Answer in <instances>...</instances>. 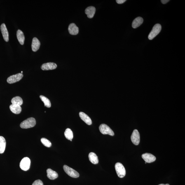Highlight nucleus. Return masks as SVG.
I'll return each mask as SVG.
<instances>
[{"mask_svg": "<svg viewBox=\"0 0 185 185\" xmlns=\"http://www.w3.org/2000/svg\"><path fill=\"white\" fill-rule=\"evenodd\" d=\"M11 102L12 104L21 106L23 104V100L21 98L19 97H13L11 99Z\"/></svg>", "mask_w": 185, "mask_h": 185, "instance_id": "nucleus-22", "label": "nucleus"}, {"mask_svg": "<svg viewBox=\"0 0 185 185\" xmlns=\"http://www.w3.org/2000/svg\"><path fill=\"white\" fill-rule=\"evenodd\" d=\"M56 64L53 62H48L42 65L41 68L43 70H52L57 67Z\"/></svg>", "mask_w": 185, "mask_h": 185, "instance_id": "nucleus-9", "label": "nucleus"}, {"mask_svg": "<svg viewBox=\"0 0 185 185\" xmlns=\"http://www.w3.org/2000/svg\"><path fill=\"white\" fill-rule=\"evenodd\" d=\"M64 134L66 139L71 141H72L74 135H73V132L70 129H66L65 132H64Z\"/></svg>", "mask_w": 185, "mask_h": 185, "instance_id": "nucleus-23", "label": "nucleus"}, {"mask_svg": "<svg viewBox=\"0 0 185 185\" xmlns=\"http://www.w3.org/2000/svg\"><path fill=\"white\" fill-rule=\"evenodd\" d=\"M169 1V0H162L161 1L162 3L164 4H165L166 3H168Z\"/></svg>", "mask_w": 185, "mask_h": 185, "instance_id": "nucleus-28", "label": "nucleus"}, {"mask_svg": "<svg viewBox=\"0 0 185 185\" xmlns=\"http://www.w3.org/2000/svg\"><path fill=\"white\" fill-rule=\"evenodd\" d=\"M32 185H43V182L41 180H38L33 183Z\"/></svg>", "mask_w": 185, "mask_h": 185, "instance_id": "nucleus-26", "label": "nucleus"}, {"mask_svg": "<svg viewBox=\"0 0 185 185\" xmlns=\"http://www.w3.org/2000/svg\"><path fill=\"white\" fill-rule=\"evenodd\" d=\"M47 177L49 179L53 180L58 177V174L56 172L52 170L51 169H48L47 170Z\"/></svg>", "mask_w": 185, "mask_h": 185, "instance_id": "nucleus-16", "label": "nucleus"}, {"mask_svg": "<svg viewBox=\"0 0 185 185\" xmlns=\"http://www.w3.org/2000/svg\"><path fill=\"white\" fill-rule=\"evenodd\" d=\"M142 158L146 163H151L156 160V158L154 155L151 153H146L142 155Z\"/></svg>", "mask_w": 185, "mask_h": 185, "instance_id": "nucleus-10", "label": "nucleus"}, {"mask_svg": "<svg viewBox=\"0 0 185 185\" xmlns=\"http://www.w3.org/2000/svg\"><path fill=\"white\" fill-rule=\"evenodd\" d=\"M143 22V19L141 17H137L133 20L132 23V27L134 29L137 28L140 26Z\"/></svg>", "mask_w": 185, "mask_h": 185, "instance_id": "nucleus-18", "label": "nucleus"}, {"mask_svg": "<svg viewBox=\"0 0 185 185\" xmlns=\"http://www.w3.org/2000/svg\"><path fill=\"white\" fill-rule=\"evenodd\" d=\"M40 42L37 38H33L31 45L32 51L34 52L38 51L40 48Z\"/></svg>", "mask_w": 185, "mask_h": 185, "instance_id": "nucleus-15", "label": "nucleus"}, {"mask_svg": "<svg viewBox=\"0 0 185 185\" xmlns=\"http://www.w3.org/2000/svg\"><path fill=\"white\" fill-rule=\"evenodd\" d=\"M159 185H169L168 184H160Z\"/></svg>", "mask_w": 185, "mask_h": 185, "instance_id": "nucleus-29", "label": "nucleus"}, {"mask_svg": "<svg viewBox=\"0 0 185 185\" xmlns=\"http://www.w3.org/2000/svg\"><path fill=\"white\" fill-rule=\"evenodd\" d=\"M68 31L69 34L72 35H76L79 32V29L76 24L71 23L69 26Z\"/></svg>", "mask_w": 185, "mask_h": 185, "instance_id": "nucleus-11", "label": "nucleus"}, {"mask_svg": "<svg viewBox=\"0 0 185 185\" xmlns=\"http://www.w3.org/2000/svg\"><path fill=\"white\" fill-rule=\"evenodd\" d=\"M126 1V0H117L116 1L117 3L119 4H122V3H124Z\"/></svg>", "mask_w": 185, "mask_h": 185, "instance_id": "nucleus-27", "label": "nucleus"}, {"mask_svg": "<svg viewBox=\"0 0 185 185\" xmlns=\"http://www.w3.org/2000/svg\"><path fill=\"white\" fill-rule=\"evenodd\" d=\"M31 164V160L27 157L24 158L22 159L21 161L20 164V168L22 170L26 171L29 170L30 168Z\"/></svg>", "mask_w": 185, "mask_h": 185, "instance_id": "nucleus-6", "label": "nucleus"}, {"mask_svg": "<svg viewBox=\"0 0 185 185\" xmlns=\"http://www.w3.org/2000/svg\"><path fill=\"white\" fill-rule=\"evenodd\" d=\"M63 168L66 173L68 175L70 176L71 177L74 178H78L79 177V174L77 172L71 168L67 166V165H64Z\"/></svg>", "mask_w": 185, "mask_h": 185, "instance_id": "nucleus-4", "label": "nucleus"}, {"mask_svg": "<svg viewBox=\"0 0 185 185\" xmlns=\"http://www.w3.org/2000/svg\"><path fill=\"white\" fill-rule=\"evenodd\" d=\"M100 131L103 134H109L111 136L114 135L113 131L107 125L102 124L99 127Z\"/></svg>", "mask_w": 185, "mask_h": 185, "instance_id": "nucleus-5", "label": "nucleus"}, {"mask_svg": "<svg viewBox=\"0 0 185 185\" xmlns=\"http://www.w3.org/2000/svg\"><path fill=\"white\" fill-rule=\"evenodd\" d=\"M79 116L81 119L87 125H90L92 124V121L91 119L88 115L82 112H80L79 113Z\"/></svg>", "mask_w": 185, "mask_h": 185, "instance_id": "nucleus-14", "label": "nucleus"}, {"mask_svg": "<svg viewBox=\"0 0 185 185\" xmlns=\"http://www.w3.org/2000/svg\"><path fill=\"white\" fill-rule=\"evenodd\" d=\"M96 8L93 6H90L87 7L85 10V13L88 18L91 19L94 16L95 13Z\"/></svg>", "mask_w": 185, "mask_h": 185, "instance_id": "nucleus-13", "label": "nucleus"}, {"mask_svg": "<svg viewBox=\"0 0 185 185\" xmlns=\"http://www.w3.org/2000/svg\"><path fill=\"white\" fill-rule=\"evenodd\" d=\"M162 29V26L159 24H156L153 26L152 29L148 35V38L149 40H152L159 34Z\"/></svg>", "mask_w": 185, "mask_h": 185, "instance_id": "nucleus-2", "label": "nucleus"}, {"mask_svg": "<svg viewBox=\"0 0 185 185\" xmlns=\"http://www.w3.org/2000/svg\"><path fill=\"white\" fill-rule=\"evenodd\" d=\"M115 168L117 174L119 177L123 178L126 174V171L123 165L121 163H117L115 165Z\"/></svg>", "mask_w": 185, "mask_h": 185, "instance_id": "nucleus-3", "label": "nucleus"}, {"mask_svg": "<svg viewBox=\"0 0 185 185\" xmlns=\"http://www.w3.org/2000/svg\"><path fill=\"white\" fill-rule=\"evenodd\" d=\"M41 142L46 147H50L52 146L51 142L48 139L45 138H42L41 139Z\"/></svg>", "mask_w": 185, "mask_h": 185, "instance_id": "nucleus-25", "label": "nucleus"}, {"mask_svg": "<svg viewBox=\"0 0 185 185\" xmlns=\"http://www.w3.org/2000/svg\"><path fill=\"white\" fill-rule=\"evenodd\" d=\"M22 72H23V71H21V73H22Z\"/></svg>", "mask_w": 185, "mask_h": 185, "instance_id": "nucleus-30", "label": "nucleus"}, {"mask_svg": "<svg viewBox=\"0 0 185 185\" xmlns=\"http://www.w3.org/2000/svg\"><path fill=\"white\" fill-rule=\"evenodd\" d=\"M36 120L34 118H29L22 122L20 127L22 129H28L34 127L36 125Z\"/></svg>", "mask_w": 185, "mask_h": 185, "instance_id": "nucleus-1", "label": "nucleus"}, {"mask_svg": "<svg viewBox=\"0 0 185 185\" xmlns=\"http://www.w3.org/2000/svg\"><path fill=\"white\" fill-rule=\"evenodd\" d=\"M131 140L133 143L137 145L140 142V134L137 130H134L131 136Z\"/></svg>", "mask_w": 185, "mask_h": 185, "instance_id": "nucleus-8", "label": "nucleus"}, {"mask_svg": "<svg viewBox=\"0 0 185 185\" xmlns=\"http://www.w3.org/2000/svg\"><path fill=\"white\" fill-rule=\"evenodd\" d=\"M10 109L12 113L15 114H19L21 112L22 109L21 106L11 104L9 106Z\"/></svg>", "mask_w": 185, "mask_h": 185, "instance_id": "nucleus-17", "label": "nucleus"}, {"mask_svg": "<svg viewBox=\"0 0 185 185\" xmlns=\"http://www.w3.org/2000/svg\"><path fill=\"white\" fill-rule=\"evenodd\" d=\"M17 36L19 43L21 45H23L24 44V40H25V37H24L23 32L20 29H18L17 31Z\"/></svg>", "mask_w": 185, "mask_h": 185, "instance_id": "nucleus-20", "label": "nucleus"}, {"mask_svg": "<svg viewBox=\"0 0 185 185\" xmlns=\"http://www.w3.org/2000/svg\"><path fill=\"white\" fill-rule=\"evenodd\" d=\"M6 146V141L4 137L0 136V153L4 152Z\"/></svg>", "mask_w": 185, "mask_h": 185, "instance_id": "nucleus-21", "label": "nucleus"}, {"mask_svg": "<svg viewBox=\"0 0 185 185\" xmlns=\"http://www.w3.org/2000/svg\"><path fill=\"white\" fill-rule=\"evenodd\" d=\"M88 158L90 161L94 164H98L99 160L98 158L95 153L91 152L88 155Z\"/></svg>", "mask_w": 185, "mask_h": 185, "instance_id": "nucleus-19", "label": "nucleus"}, {"mask_svg": "<svg viewBox=\"0 0 185 185\" xmlns=\"http://www.w3.org/2000/svg\"><path fill=\"white\" fill-rule=\"evenodd\" d=\"M40 99L44 103V104L45 106L47 107L50 108L51 107V103L49 99L47 98L46 97L43 95L40 96Z\"/></svg>", "mask_w": 185, "mask_h": 185, "instance_id": "nucleus-24", "label": "nucleus"}, {"mask_svg": "<svg viewBox=\"0 0 185 185\" xmlns=\"http://www.w3.org/2000/svg\"><path fill=\"white\" fill-rule=\"evenodd\" d=\"M1 30L2 34L3 39L6 42H8L9 33L5 23H3L1 25Z\"/></svg>", "mask_w": 185, "mask_h": 185, "instance_id": "nucleus-12", "label": "nucleus"}, {"mask_svg": "<svg viewBox=\"0 0 185 185\" xmlns=\"http://www.w3.org/2000/svg\"><path fill=\"white\" fill-rule=\"evenodd\" d=\"M23 75L22 73H19L15 75H12L8 78L7 82L9 84H13L18 82L22 79Z\"/></svg>", "mask_w": 185, "mask_h": 185, "instance_id": "nucleus-7", "label": "nucleus"}]
</instances>
